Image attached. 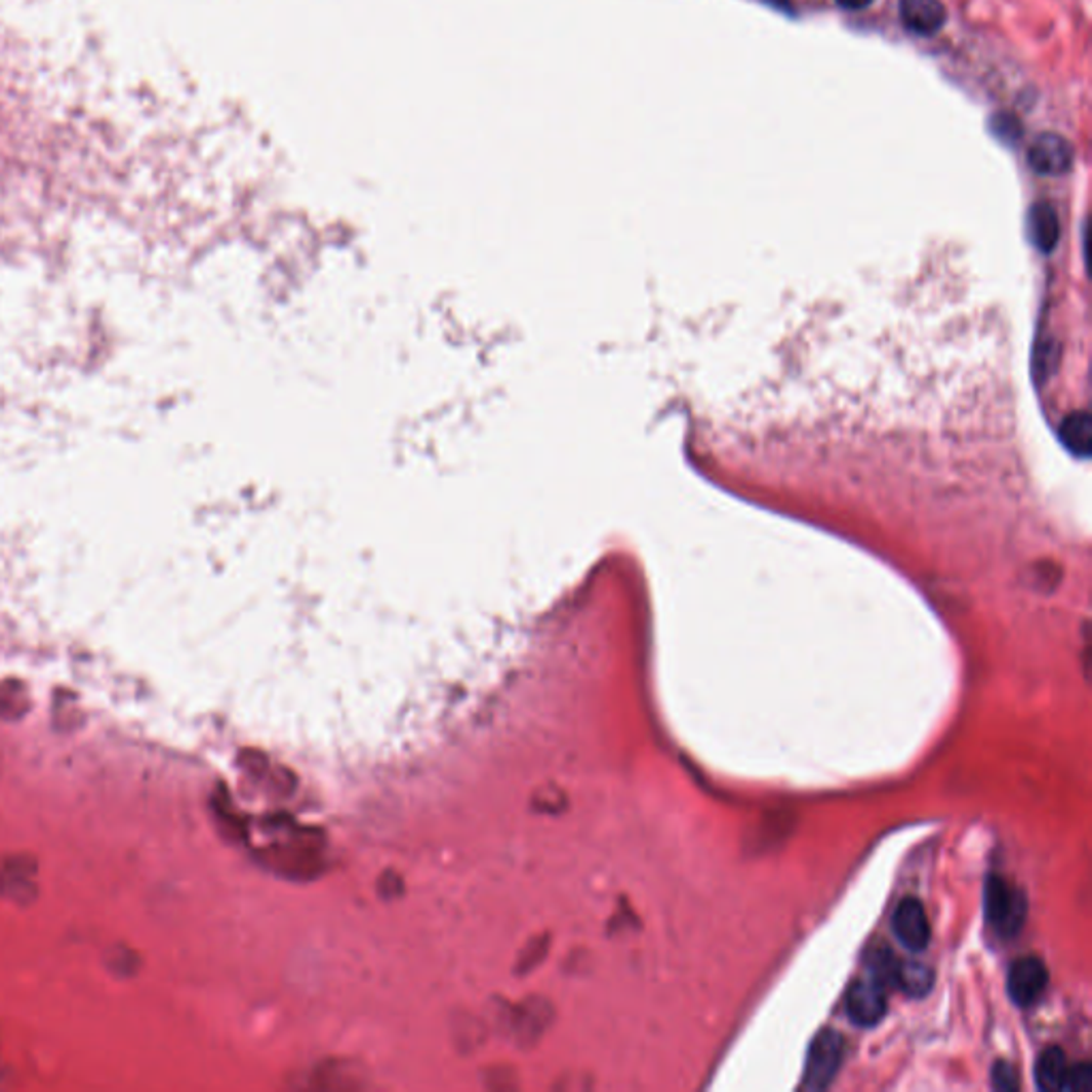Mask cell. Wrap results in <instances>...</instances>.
<instances>
[{
    "label": "cell",
    "instance_id": "1",
    "mask_svg": "<svg viewBox=\"0 0 1092 1092\" xmlns=\"http://www.w3.org/2000/svg\"><path fill=\"white\" fill-rule=\"evenodd\" d=\"M985 920L1003 937H1014L1026 922V896L1005 879L990 877L983 892Z\"/></svg>",
    "mask_w": 1092,
    "mask_h": 1092
},
{
    "label": "cell",
    "instance_id": "2",
    "mask_svg": "<svg viewBox=\"0 0 1092 1092\" xmlns=\"http://www.w3.org/2000/svg\"><path fill=\"white\" fill-rule=\"evenodd\" d=\"M843 1058H845V1039L831 1028L821 1030L813 1039V1044L807 1052L803 1088L807 1090L828 1088L841 1069Z\"/></svg>",
    "mask_w": 1092,
    "mask_h": 1092
},
{
    "label": "cell",
    "instance_id": "3",
    "mask_svg": "<svg viewBox=\"0 0 1092 1092\" xmlns=\"http://www.w3.org/2000/svg\"><path fill=\"white\" fill-rule=\"evenodd\" d=\"M1048 988V969L1035 956L1016 961L1007 975L1009 999L1018 1007H1030L1044 997Z\"/></svg>",
    "mask_w": 1092,
    "mask_h": 1092
},
{
    "label": "cell",
    "instance_id": "4",
    "mask_svg": "<svg viewBox=\"0 0 1092 1092\" xmlns=\"http://www.w3.org/2000/svg\"><path fill=\"white\" fill-rule=\"evenodd\" d=\"M845 1009H847L849 1020L854 1024L875 1026L877 1022L884 1020L886 1011H888L886 988L873 977L860 979L849 988L847 999H845Z\"/></svg>",
    "mask_w": 1092,
    "mask_h": 1092
},
{
    "label": "cell",
    "instance_id": "5",
    "mask_svg": "<svg viewBox=\"0 0 1092 1092\" xmlns=\"http://www.w3.org/2000/svg\"><path fill=\"white\" fill-rule=\"evenodd\" d=\"M1028 165L1042 175L1067 173L1074 165V148L1056 132H1044L1028 148Z\"/></svg>",
    "mask_w": 1092,
    "mask_h": 1092
},
{
    "label": "cell",
    "instance_id": "6",
    "mask_svg": "<svg viewBox=\"0 0 1092 1092\" xmlns=\"http://www.w3.org/2000/svg\"><path fill=\"white\" fill-rule=\"evenodd\" d=\"M892 930L909 952L926 949L930 941V924L924 904L918 898H904L892 916Z\"/></svg>",
    "mask_w": 1092,
    "mask_h": 1092
},
{
    "label": "cell",
    "instance_id": "7",
    "mask_svg": "<svg viewBox=\"0 0 1092 1092\" xmlns=\"http://www.w3.org/2000/svg\"><path fill=\"white\" fill-rule=\"evenodd\" d=\"M898 13L904 29L922 37L939 33L947 19L941 0H900Z\"/></svg>",
    "mask_w": 1092,
    "mask_h": 1092
},
{
    "label": "cell",
    "instance_id": "8",
    "mask_svg": "<svg viewBox=\"0 0 1092 1092\" xmlns=\"http://www.w3.org/2000/svg\"><path fill=\"white\" fill-rule=\"evenodd\" d=\"M1069 1078V1064L1060 1048H1046L1035 1062V1082L1042 1090H1064Z\"/></svg>",
    "mask_w": 1092,
    "mask_h": 1092
},
{
    "label": "cell",
    "instance_id": "9",
    "mask_svg": "<svg viewBox=\"0 0 1092 1092\" xmlns=\"http://www.w3.org/2000/svg\"><path fill=\"white\" fill-rule=\"evenodd\" d=\"M1028 227H1030V237L1033 242L1044 248V250H1050L1056 239H1058V218H1056V211L1046 205V203H1039L1030 209V218H1028Z\"/></svg>",
    "mask_w": 1092,
    "mask_h": 1092
},
{
    "label": "cell",
    "instance_id": "10",
    "mask_svg": "<svg viewBox=\"0 0 1092 1092\" xmlns=\"http://www.w3.org/2000/svg\"><path fill=\"white\" fill-rule=\"evenodd\" d=\"M896 985L907 997L920 999V997L928 995L930 988H932V973H930L928 967H924L920 963H900L898 965V975H896Z\"/></svg>",
    "mask_w": 1092,
    "mask_h": 1092
},
{
    "label": "cell",
    "instance_id": "11",
    "mask_svg": "<svg viewBox=\"0 0 1092 1092\" xmlns=\"http://www.w3.org/2000/svg\"><path fill=\"white\" fill-rule=\"evenodd\" d=\"M1060 434H1062V442L1067 444L1069 450H1074L1076 455H1086V452L1090 450L1092 430H1090V418L1086 412H1078L1064 418Z\"/></svg>",
    "mask_w": 1092,
    "mask_h": 1092
},
{
    "label": "cell",
    "instance_id": "12",
    "mask_svg": "<svg viewBox=\"0 0 1092 1092\" xmlns=\"http://www.w3.org/2000/svg\"><path fill=\"white\" fill-rule=\"evenodd\" d=\"M898 965L900 963L896 961L894 954L888 947H875V949H871V954L866 958L868 977H873L875 981L882 983L884 988H892V985H896Z\"/></svg>",
    "mask_w": 1092,
    "mask_h": 1092
},
{
    "label": "cell",
    "instance_id": "13",
    "mask_svg": "<svg viewBox=\"0 0 1092 1092\" xmlns=\"http://www.w3.org/2000/svg\"><path fill=\"white\" fill-rule=\"evenodd\" d=\"M993 1086L997 1090H1016L1018 1088V1074L1011 1067L1009 1062H997L993 1069Z\"/></svg>",
    "mask_w": 1092,
    "mask_h": 1092
},
{
    "label": "cell",
    "instance_id": "14",
    "mask_svg": "<svg viewBox=\"0 0 1092 1092\" xmlns=\"http://www.w3.org/2000/svg\"><path fill=\"white\" fill-rule=\"evenodd\" d=\"M1092 1088V1069L1088 1067V1064H1078L1076 1069H1069V1078H1067V1086H1064V1090H1076V1092H1086Z\"/></svg>",
    "mask_w": 1092,
    "mask_h": 1092
},
{
    "label": "cell",
    "instance_id": "15",
    "mask_svg": "<svg viewBox=\"0 0 1092 1092\" xmlns=\"http://www.w3.org/2000/svg\"><path fill=\"white\" fill-rule=\"evenodd\" d=\"M837 5L843 7V9H849V11H860V9H866L868 5H873V0H837Z\"/></svg>",
    "mask_w": 1092,
    "mask_h": 1092
}]
</instances>
